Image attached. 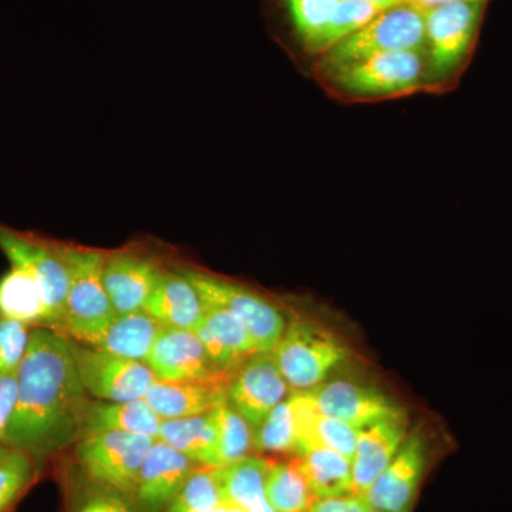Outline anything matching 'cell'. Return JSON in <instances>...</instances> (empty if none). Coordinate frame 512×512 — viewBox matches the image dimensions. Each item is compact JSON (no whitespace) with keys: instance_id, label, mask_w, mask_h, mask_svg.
<instances>
[{"instance_id":"6da1fadb","label":"cell","mask_w":512,"mask_h":512,"mask_svg":"<svg viewBox=\"0 0 512 512\" xmlns=\"http://www.w3.org/2000/svg\"><path fill=\"white\" fill-rule=\"evenodd\" d=\"M90 402L69 338L55 329H32L18 369L15 412L2 446L39 461L55 456L82 439Z\"/></svg>"},{"instance_id":"7a4b0ae2","label":"cell","mask_w":512,"mask_h":512,"mask_svg":"<svg viewBox=\"0 0 512 512\" xmlns=\"http://www.w3.org/2000/svg\"><path fill=\"white\" fill-rule=\"evenodd\" d=\"M55 249L69 272L63 335L84 345L117 315L104 288L107 254L72 245H55Z\"/></svg>"},{"instance_id":"3957f363","label":"cell","mask_w":512,"mask_h":512,"mask_svg":"<svg viewBox=\"0 0 512 512\" xmlns=\"http://www.w3.org/2000/svg\"><path fill=\"white\" fill-rule=\"evenodd\" d=\"M272 355L292 392H309L326 382L349 353L330 330L295 318L286 325Z\"/></svg>"},{"instance_id":"277c9868","label":"cell","mask_w":512,"mask_h":512,"mask_svg":"<svg viewBox=\"0 0 512 512\" xmlns=\"http://www.w3.org/2000/svg\"><path fill=\"white\" fill-rule=\"evenodd\" d=\"M156 440L143 434L104 431L77 441L74 456L87 480L133 500L144 458Z\"/></svg>"},{"instance_id":"5b68a950","label":"cell","mask_w":512,"mask_h":512,"mask_svg":"<svg viewBox=\"0 0 512 512\" xmlns=\"http://www.w3.org/2000/svg\"><path fill=\"white\" fill-rule=\"evenodd\" d=\"M424 43L423 12L404 3L379 13L362 29L332 47L325 57V69L332 73L370 56L420 50Z\"/></svg>"},{"instance_id":"8992f818","label":"cell","mask_w":512,"mask_h":512,"mask_svg":"<svg viewBox=\"0 0 512 512\" xmlns=\"http://www.w3.org/2000/svg\"><path fill=\"white\" fill-rule=\"evenodd\" d=\"M181 272L197 288L205 303L227 309L244 323L258 352H274L286 329L284 315L276 306L244 286L210 272L194 268Z\"/></svg>"},{"instance_id":"52a82bcc","label":"cell","mask_w":512,"mask_h":512,"mask_svg":"<svg viewBox=\"0 0 512 512\" xmlns=\"http://www.w3.org/2000/svg\"><path fill=\"white\" fill-rule=\"evenodd\" d=\"M74 362L90 397L106 402L144 399L157 377L146 362L124 359L70 339Z\"/></svg>"},{"instance_id":"ba28073f","label":"cell","mask_w":512,"mask_h":512,"mask_svg":"<svg viewBox=\"0 0 512 512\" xmlns=\"http://www.w3.org/2000/svg\"><path fill=\"white\" fill-rule=\"evenodd\" d=\"M0 251L9 259L10 266L35 279L42 289L53 329L63 333L69 272L55 245L0 224Z\"/></svg>"},{"instance_id":"9c48e42d","label":"cell","mask_w":512,"mask_h":512,"mask_svg":"<svg viewBox=\"0 0 512 512\" xmlns=\"http://www.w3.org/2000/svg\"><path fill=\"white\" fill-rule=\"evenodd\" d=\"M420 50L382 53L332 72L333 82L356 97L393 96L416 89L423 77Z\"/></svg>"},{"instance_id":"30bf717a","label":"cell","mask_w":512,"mask_h":512,"mask_svg":"<svg viewBox=\"0 0 512 512\" xmlns=\"http://www.w3.org/2000/svg\"><path fill=\"white\" fill-rule=\"evenodd\" d=\"M289 394L291 387L276 365L274 355L268 352L247 357L227 386L228 403L254 430Z\"/></svg>"},{"instance_id":"8fae6325","label":"cell","mask_w":512,"mask_h":512,"mask_svg":"<svg viewBox=\"0 0 512 512\" xmlns=\"http://www.w3.org/2000/svg\"><path fill=\"white\" fill-rule=\"evenodd\" d=\"M157 380L227 384L232 375L214 362L192 330H161L147 359Z\"/></svg>"},{"instance_id":"7c38bea8","label":"cell","mask_w":512,"mask_h":512,"mask_svg":"<svg viewBox=\"0 0 512 512\" xmlns=\"http://www.w3.org/2000/svg\"><path fill=\"white\" fill-rule=\"evenodd\" d=\"M483 3H450L424 10L431 66L444 76L466 59L476 37Z\"/></svg>"},{"instance_id":"4fadbf2b","label":"cell","mask_w":512,"mask_h":512,"mask_svg":"<svg viewBox=\"0 0 512 512\" xmlns=\"http://www.w3.org/2000/svg\"><path fill=\"white\" fill-rule=\"evenodd\" d=\"M303 393L308 394L323 413L346 421L359 430L377 421L406 417L402 407L376 387L352 380H326Z\"/></svg>"},{"instance_id":"5bb4252c","label":"cell","mask_w":512,"mask_h":512,"mask_svg":"<svg viewBox=\"0 0 512 512\" xmlns=\"http://www.w3.org/2000/svg\"><path fill=\"white\" fill-rule=\"evenodd\" d=\"M426 467V440L420 433L409 434L392 463L367 490V503L380 512H412Z\"/></svg>"},{"instance_id":"9a60e30c","label":"cell","mask_w":512,"mask_h":512,"mask_svg":"<svg viewBox=\"0 0 512 512\" xmlns=\"http://www.w3.org/2000/svg\"><path fill=\"white\" fill-rule=\"evenodd\" d=\"M197 467L183 453L157 439L138 474L134 504L140 512L167 511Z\"/></svg>"},{"instance_id":"2e32d148","label":"cell","mask_w":512,"mask_h":512,"mask_svg":"<svg viewBox=\"0 0 512 512\" xmlns=\"http://www.w3.org/2000/svg\"><path fill=\"white\" fill-rule=\"evenodd\" d=\"M163 271L148 256L136 252L107 255L103 281L117 315L144 311Z\"/></svg>"},{"instance_id":"e0dca14e","label":"cell","mask_w":512,"mask_h":512,"mask_svg":"<svg viewBox=\"0 0 512 512\" xmlns=\"http://www.w3.org/2000/svg\"><path fill=\"white\" fill-rule=\"evenodd\" d=\"M407 436V417L377 421L359 430L352 458L356 494L365 497L376 478L399 453Z\"/></svg>"},{"instance_id":"ac0fdd59","label":"cell","mask_w":512,"mask_h":512,"mask_svg":"<svg viewBox=\"0 0 512 512\" xmlns=\"http://www.w3.org/2000/svg\"><path fill=\"white\" fill-rule=\"evenodd\" d=\"M192 332L198 336L212 362L229 375H234L247 357L258 352L244 323L221 306L207 303L201 325Z\"/></svg>"},{"instance_id":"d6986e66","label":"cell","mask_w":512,"mask_h":512,"mask_svg":"<svg viewBox=\"0 0 512 512\" xmlns=\"http://www.w3.org/2000/svg\"><path fill=\"white\" fill-rule=\"evenodd\" d=\"M289 400L298 436L296 456L302 451L323 447L338 451L352 461L359 429L350 426L346 421L323 413L306 393L292 392L289 394Z\"/></svg>"},{"instance_id":"ffe728a7","label":"cell","mask_w":512,"mask_h":512,"mask_svg":"<svg viewBox=\"0 0 512 512\" xmlns=\"http://www.w3.org/2000/svg\"><path fill=\"white\" fill-rule=\"evenodd\" d=\"M205 308L207 303L183 272H163L144 311L167 328L195 330L201 325Z\"/></svg>"},{"instance_id":"44dd1931","label":"cell","mask_w":512,"mask_h":512,"mask_svg":"<svg viewBox=\"0 0 512 512\" xmlns=\"http://www.w3.org/2000/svg\"><path fill=\"white\" fill-rule=\"evenodd\" d=\"M144 400L161 420L200 416L228 402L227 384L156 380Z\"/></svg>"},{"instance_id":"7402d4cb","label":"cell","mask_w":512,"mask_h":512,"mask_svg":"<svg viewBox=\"0 0 512 512\" xmlns=\"http://www.w3.org/2000/svg\"><path fill=\"white\" fill-rule=\"evenodd\" d=\"M163 329L164 326L146 311L124 313L114 316L106 328L84 345L124 359L147 363Z\"/></svg>"},{"instance_id":"603a6c76","label":"cell","mask_w":512,"mask_h":512,"mask_svg":"<svg viewBox=\"0 0 512 512\" xmlns=\"http://www.w3.org/2000/svg\"><path fill=\"white\" fill-rule=\"evenodd\" d=\"M158 439L170 444L197 466L220 467L218 409L200 416L163 420Z\"/></svg>"},{"instance_id":"cb8c5ba5","label":"cell","mask_w":512,"mask_h":512,"mask_svg":"<svg viewBox=\"0 0 512 512\" xmlns=\"http://www.w3.org/2000/svg\"><path fill=\"white\" fill-rule=\"evenodd\" d=\"M163 420L144 399L130 402H106L92 400L83 420V437L104 431L133 433L158 439Z\"/></svg>"},{"instance_id":"d4e9b609","label":"cell","mask_w":512,"mask_h":512,"mask_svg":"<svg viewBox=\"0 0 512 512\" xmlns=\"http://www.w3.org/2000/svg\"><path fill=\"white\" fill-rule=\"evenodd\" d=\"M0 318L16 320L30 329H53L42 289L15 266L0 276Z\"/></svg>"},{"instance_id":"484cf974","label":"cell","mask_w":512,"mask_h":512,"mask_svg":"<svg viewBox=\"0 0 512 512\" xmlns=\"http://www.w3.org/2000/svg\"><path fill=\"white\" fill-rule=\"evenodd\" d=\"M315 500L355 493L352 461L330 448H311L296 456Z\"/></svg>"},{"instance_id":"4316f807","label":"cell","mask_w":512,"mask_h":512,"mask_svg":"<svg viewBox=\"0 0 512 512\" xmlns=\"http://www.w3.org/2000/svg\"><path fill=\"white\" fill-rule=\"evenodd\" d=\"M269 464V458L248 456L222 467L225 501H231L247 512H276L265 491Z\"/></svg>"},{"instance_id":"83f0119b","label":"cell","mask_w":512,"mask_h":512,"mask_svg":"<svg viewBox=\"0 0 512 512\" xmlns=\"http://www.w3.org/2000/svg\"><path fill=\"white\" fill-rule=\"evenodd\" d=\"M266 497L276 512H309L315 498L298 460L272 461L265 480Z\"/></svg>"},{"instance_id":"f1b7e54d","label":"cell","mask_w":512,"mask_h":512,"mask_svg":"<svg viewBox=\"0 0 512 512\" xmlns=\"http://www.w3.org/2000/svg\"><path fill=\"white\" fill-rule=\"evenodd\" d=\"M224 501L222 467L198 466L165 512H211Z\"/></svg>"},{"instance_id":"f546056e","label":"cell","mask_w":512,"mask_h":512,"mask_svg":"<svg viewBox=\"0 0 512 512\" xmlns=\"http://www.w3.org/2000/svg\"><path fill=\"white\" fill-rule=\"evenodd\" d=\"M254 448L261 453H298L295 416H293L289 397L272 409L264 421L256 427Z\"/></svg>"},{"instance_id":"4dcf8cb0","label":"cell","mask_w":512,"mask_h":512,"mask_svg":"<svg viewBox=\"0 0 512 512\" xmlns=\"http://www.w3.org/2000/svg\"><path fill=\"white\" fill-rule=\"evenodd\" d=\"M379 13H382V10L363 0H340L330 16L328 25L323 29L315 50L326 52L332 49L346 37L352 36L357 30L366 26Z\"/></svg>"},{"instance_id":"1f68e13d","label":"cell","mask_w":512,"mask_h":512,"mask_svg":"<svg viewBox=\"0 0 512 512\" xmlns=\"http://www.w3.org/2000/svg\"><path fill=\"white\" fill-rule=\"evenodd\" d=\"M39 460L10 448L0 463V512H10L35 483Z\"/></svg>"},{"instance_id":"d6a6232c","label":"cell","mask_w":512,"mask_h":512,"mask_svg":"<svg viewBox=\"0 0 512 512\" xmlns=\"http://www.w3.org/2000/svg\"><path fill=\"white\" fill-rule=\"evenodd\" d=\"M220 423V467L248 457L254 447V429L228 402L218 407Z\"/></svg>"},{"instance_id":"836d02e7","label":"cell","mask_w":512,"mask_h":512,"mask_svg":"<svg viewBox=\"0 0 512 512\" xmlns=\"http://www.w3.org/2000/svg\"><path fill=\"white\" fill-rule=\"evenodd\" d=\"M296 32L315 50L323 29L340 0H286Z\"/></svg>"},{"instance_id":"e575fe53","label":"cell","mask_w":512,"mask_h":512,"mask_svg":"<svg viewBox=\"0 0 512 512\" xmlns=\"http://www.w3.org/2000/svg\"><path fill=\"white\" fill-rule=\"evenodd\" d=\"M30 333L29 326L0 318V377L18 372L28 350Z\"/></svg>"},{"instance_id":"d590c367","label":"cell","mask_w":512,"mask_h":512,"mask_svg":"<svg viewBox=\"0 0 512 512\" xmlns=\"http://www.w3.org/2000/svg\"><path fill=\"white\" fill-rule=\"evenodd\" d=\"M69 512H140L136 510V505L131 503L130 498L103 487V485L94 484L84 488L79 497H73L70 503Z\"/></svg>"},{"instance_id":"8d00e7d4","label":"cell","mask_w":512,"mask_h":512,"mask_svg":"<svg viewBox=\"0 0 512 512\" xmlns=\"http://www.w3.org/2000/svg\"><path fill=\"white\" fill-rule=\"evenodd\" d=\"M18 399V372L0 377V446L8 433Z\"/></svg>"},{"instance_id":"74e56055","label":"cell","mask_w":512,"mask_h":512,"mask_svg":"<svg viewBox=\"0 0 512 512\" xmlns=\"http://www.w3.org/2000/svg\"><path fill=\"white\" fill-rule=\"evenodd\" d=\"M370 505L360 494L342 495V497L323 498L313 501L309 512H369Z\"/></svg>"},{"instance_id":"f35d334b","label":"cell","mask_w":512,"mask_h":512,"mask_svg":"<svg viewBox=\"0 0 512 512\" xmlns=\"http://www.w3.org/2000/svg\"><path fill=\"white\" fill-rule=\"evenodd\" d=\"M484 0H406L407 5L419 9L420 12L436 8V6L450 5V3H483Z\"/></svg>"},{"instance_id":"ab89813d","label":"cell","mask_w":512,"mask_h":512,"mask_svg":"<svg viewBox=\"0 0 512 512\" xmlns=\"http://www.w3.org/2000/svg\"><path fill=\"white\" fill-rule=\"evenodd\" d=\"M363 2L370 3V5L375 6V8L382 10H389L393 8H397V6H402L406 3V0H363Z\"/></svg>"},{"instance_id":"60d3db41","label":"cell","mask_w":512,"mask_h":512,"mask_svg":"<svg viewBox=\"0 0 512 512\" xmlns=\"http://www.w3.org/2000/svg\"><path fill=\"white\" fill-rule=\"evenodd\" d=\"M211 512H247L244 508L238 507L237 504L231 503V501H224V503L218 505L214 511Z\"/></svg>"},{"instance_id":"b9f144b4","label":"cell","mask_w":512,"mask_h":512,"mask_svg":"<svg viewBox=\"0 0 512 512\" xmlns=\"http://www.w3.org/2000/svg\"><path fill=\"white\" fill-rule=\"evenodd\" d=\"M10 448L5 446H0V463H2L3 458L8 456Z\"/></svg>"},{"instance_id":"7bdbcfd3","label":"cell","mask_w":512,"mask_h":512,"mask_svg":"<svg viewBox=\"0 0 512 512\" xmlns=\"http://www.w3.org/2000/svg\"><path fill=\"white\" fill-rule=\"evenodd\" d=\"M369 512H380V511H377V510H375V508L370 507Z\"/></svg>"}]
</instances>
